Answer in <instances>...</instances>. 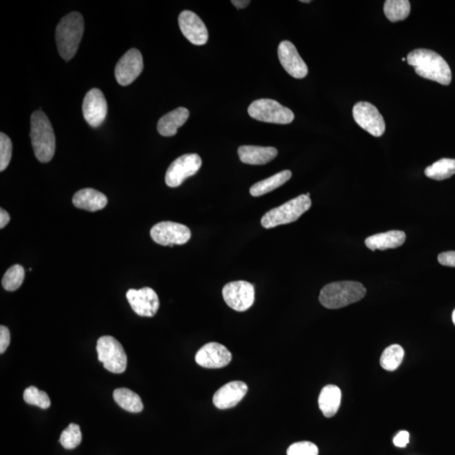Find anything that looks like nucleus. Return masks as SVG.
Masks as SVG:
<instances>
[{
	"instance_id": "20",
	"label": "nucleus",
	"mask_w": 455,
	"mask_h": 455,
	"mask_svg": "<svg viewBox=\"0 0 455 455\" xmlns=\"http://www.w3.org/2000/svg\"><path fill=\"white\" fill-rule=\"evenodd\" d=\"M107 197L95 189L85 188L74 194L73 204L80 210L96 212L107 205Z\"/></svg>"
},
{
	"instance_id": "13",
	"label": "nucleus",
	"mask_w": 455,
	"mask_h": 455,
	"mask_svg": "<svg viewBox=\"0 0 455 455\" xmlns=\"http://www.w3.org/2000/svg\"><path fill=\"white\" fill-rule=\"evenodd\" d=\"M126 300L137 315L144 317H153L159 308V300L154 289L145 288L137 290L130 289L126 294Z\"/></svg>"
},
{
	"instance_id": "24",
	"label": "nucleus",
	"mask_w": 455,
	"mask_h": 455,
	"mask_svg": "<svg viewBox=\"0 0 455 455\" xmlns=\"http://www.w3.org/2000/svg\"><path fill=\"white\" fill-rule=\"evenodd\" d=\"M291 177H292V173L290 170H282L281 173L253 185L249 189V193L253 197L265 195V194L269 193L274 190L280 188L281 186L290 180Z\"/></svg>"
},
{
	"instance_id": "2",
	"label": "nucleus",
	"mask_w": 455,
	"mask_h": 455,
	"mask_svg": "<svg viewBox=\"0 0 455 455\" xmlns=\"http://www.w3.org/2000/svg\"><path fill=\"white\" fill-rule=\"evenodd\" d=\"M83 16L78 12L67 14L59 22L56 29V42L58 53L65 61H69L76 55L84 34Z\"/></svg>"
},
{
	"instance_id": "28",
	"label": "nucleus",
	"mask_w": 455,
	"mask_h": 455,
	"mask_svg": "<svg viewBox=\"0 0 455 455\" xmlns=\"http://www.w3.org/2000/svg\"><path fill=\"white\" fill-rule=\"evenodd\" d=\"M404 356L405 351L401 346L391 345L384 351L380 357V365L387 371H394L400 366Z\"/></svg>"
},
{
	"instance_id": "4",
	"label": "nucleus",
	"mask_w": 455,
	"mask_h": 455,
	"mask_svg": "<svg viewBox=\"0 0 455 455\" xmlns=\"http://www.w3.org/2000/svg\"><path fill=\"white\" fill-rule=\"evenodd\" d=\"M31 139L36 159L42 163L51 162L55 154L56 137L49 119L42 111L32 115Z\"/></svg>"
},
{
	"instance_id": "6",
	"label": "nucleus",
	"mask_w": 455,
	"mask_h": 455,
	"mask_svg": "<svg viewBox=\"0 0 455 455\" xmlns=\"http://www.w3.org/2000/svg\"><path fill=\"white\" fill-rule=\"evenodd\" d=\"M98 359L107 370L122 374L126 368V354L120 342L111 335H104L97 341Z\"/></svg>"
},
{
	"instance_id": "7",
	"label": "nucleus",
	"mask_w": 455,
	"mask_h": 455,
	"mask_svg": "<svg viewBox=\"0 0 455 455\" xmlns=\"http://www.w3.org/2000/svg\"><path fill=\"white\" fill-rule=\"evenodd\" d=\"M248 113L257 121L275 124H289L294 119L292 111L271 99L255 100L249 107Z\"/></svg>"
},
{
	"instance_id": "40",
	"label": "nucleus",
	"mask_w": 455,
	"mask_h": 455,
	"mask_svg": "<svg viewBox=\"0 0 455 455\" xmlns=\"http://www.w3.org/2000/svg\"><path fill=\"white\" fill-rule=\"evenodd\" d=\"M301 2L302 3H311V1H309V0H301Z\"/></svg>"
},
{
	"instance_id": "29",
	"label": "nucleus",
	"mask_w": 455,
	"mask_h": 455,
	"mask_svg": "<svg viewBox=\"0 0 455 455\" xmlns=\"http://www.w3.org/2000/svg\"><path fill=\"white\" fill-rule=\"evenodd\" d=\"M25 279L24 267L21 265H14L9 268L3 275L2 285L7 291H16L22 285Z\"/></svg>"
},
{
	"instance_id": "33",
	"label": "nucleus",
	"mask_w": 455,
	"mask_h": 455,
	"mask_svg": "<svg viewBox=\"0 0 455 455\" xmlns=\"http://www.w3.org/2000/svg\"><path fill=\"white\" fill-rule=\"evenodd\" d=\"M319 450L315 443L308 441L298 442L290 445L287 455H318Z\"/></svg>"
},
{
	"instance_id": "9",
	"label": "nucleus",
	"mask_w": 455,
	"mask_h": 455,
	"mask_svg": "<svg viewBox=\"0 0 455 455\" xmlns=\"http://www.w3.org/2000/svg\"><path fill=\"white\" fill-rule=\"evenodd\" d=\"M151 236L160 245L173 246L188 243L192 233L188 227L181 223L166 221L152 227Z\"/></svg>"
},
{
	"instance_id": "8",
	"label": "nucleus",
	"mask_w": 455,
	"mask_h": 455,
	"mask_svg": "<svg viewBox=\"0 0 455 455\" xmlns=\"http://www.w3.org/2000/svg\"><path fill=\"white\" fill-rule=\"evenodd\" d=\"M222 293L225 303L238 312L247 311L255 302L254 286L246 281L228 283L223 287Z\"/></svg>"
},
{
	"instance_id": "5",
	"label": "nucleus",
	"mask_w": 455,
	"mask_h": 455,
	"mask_svg": "<svg viewBox=\"0 0 455 455\" xmlns=\"http://www.w3.org/2000/svg\"><path fill=\"white\" fill-rule=\"evenodd\" d=\"M311 204L309 193L298 196L265 214L262 219V225L265 229H271L296 222L311 208Z\"/></svg>"
},
{
	"instance_id": "39",
	"label": "nucleus",
	"mask_w": 455,
	"mask_h": 455,
	"mask_svg": "<svg viewBox=\"0 0 455 455\" xmlns=\"http://www.w3.org/2000/svg\"><path fill=\"white\" fill-rule=\"evenodd\" d=\"M452 320H453V322H454V326H455V309H454V312H453Z\"/></svg>"
},
{
	"instance_id": "10",
	"label": "nucleus",
	"mask_w": 455,
	"mask_h": 455,
	"mask_svg": "<svg viewBox=\"0 0 455 455\" xmlns=\"http://www.w3.org/2000/svg\"><path fill=\"white\" fill-rule=\"evenodd\" d=\"M201 166L199 155L188 154L181 156L171 164L166 171V184L170 188H177L190 177L196 175Z\"/></svg>"
},
{
	"instance_id": "12",
	"label": "nucleus",
	"mask_w": 455,
	"mask_h": 455,
	"mask_svg": "<svg viewBox=\"0 0 455 455\" xmlns=\"http://www.w3.org/2000/svg\"><path fill=\"white\" fill-rule=\"evenodd\" d=\"M144 69L143 56L135 48L122 56L115 69V80L122 87L131 85Z\"/></svg>"
},
{
	"instance_id": "25",
	"label": "nucleus",
	"mask_w": 455,
	"mask_h": 455,
	"mask_svg": "<svg viewBox=\"0 0 455 455\" xmlns=\"http://www.w3.org/2000/svg\"><path fill=\"white\" fill-rule=\"evenodd\" d=\"M114 401L125 411L139 413L143 411L144 405L139 395L126 388L114 390Z\"/></svg>"
},
{
	"instance_id": "34",
	"label": "nucleus",
	"mask_w": 455,
	"mask_h": 455,
	"mask_svg": "<svg viewBox=\"0 0 455 455\" xmlns=\"http://www.w3.org/2000/svg\"><path fill=\"white\" fill-rule=\"evenodd\" d=\"M10 343V333L6 326H0V353L3 354Z\"/></svg>"
},
{
	"instance_id": "21",
	"label": "nucleus",
	"mask_w": 455,
	"mask_h": 455,
	"mask_svg": "<svg viewBox=\"0 0 455 455\" xmlns=\"http://www.w3.org/2000/svg\"><path fill=\"white\" fill-rule=\"evenodd\" d=\"M406 241V234L401 230H390L386 233L375 234L366 238L365 245L371 251H386L388 249L400 247Z\"/></svg>"
},
{
	"instance_id": "35",
	"label": "nucleus",
	"mask_w": 455,
	"mask_h": 455,
	"mask_svg": "<svg viewBox=\"0 0 455 455\" xmlns=\"http://www.w3.org/2000/svg\"><path fill=\"white\" fill-rule=\"evenodd\" d=\"M438 260L443 266L455 267V252H443L439 254Z\"/></svg>"
},
{
	"instance_id": "18",
	"label": "nucleus",
	"mask_w": 455,
	"mask_h": 455,
	"mask_svg": "<svg viewBox=\"0 0 455 455\" xmlns=\"http://www.w3.org/2000/svg\"><path fill=\"white\" fill-rule=\"evenodd\" d=\"M247 391L248 386L244 382H230L217 390L212 398V402L219 409L232 408L242 401Z\"/></svg>"
},
{
	"instance_id": "17",
	"label": "nucleus",
	"mask_w": 455,
	"mask_h": 455,
	"mask_svg": "<svg viewBox=\"0 0 455 455\" xmlns=\"http://www.w3.org/2000/svg\"><path fill=\"white\" fill-rule=\"evenodd\" d=\"M278 58L283 69L296 79H304L308 74V67L298 54L296 46L289 41H283L279 44Z\"/></svg>"
},
{
	"instance_id": "1",
	"label": "nucleus",
	"mask_w": 455,
	"mask_h": 455,
	"mask_svg": "<svg viewBox=\"0 0 455 455\" xmlns=\"http://www.w3.org/2000/svg\"><path fill=\"white\" fill-rule=\"evenodd\" d=\"M408 65L414 67L415 72L424 79L449 85L452 80V73L445 58L434 51L416 49L408 55Z\"/></svg>"
},
{
	"instance_id": "15",
	"label": "nucleus",
	"mask_w": 455,
	"mask_h": 455,
	"mask_svg": "<svg viewBox=\"0 0 455 455\" xmlns=\"http://www.w3.org/2000/svg\"><path fill=\"white\" fill-rule=\"evenodd\" d=\"M195 360L201 367L221 368L230 363L232 354L220 343L210 342L199 350Z\"/></svg>"
},
{
	"instance_id": "11",
	"label": "nucleus",
	"mask_w": 455,
	"mask_h": 455,
	"mask_svg": "<svg viewBox=\"0 0 455 455\" xmlns=\"http://www.w3.org/2000/svg\"><path fill=\"white\" fill-rule=\"evenodd\" d=\"M354 120L365 131L375 137H381L386 131V122L382 115L371 103L357 102L353 109Z\"/></svg>"
},
{
	"instance_id": "23",
	"label": "nucleus",
	"mask_w": 455,
	"mask_h": 455,
	"mask_svg": "<svg viewBox=\"0 0 455 455\" xmlns=\"http://www.w3.org/2000/svg\"><path fill=\"white\" fill-rule=\"evenodd\" d=\"M342 392L339 387L329 385L324 386L320 394L319 408L326 417H333L340 408Z\"/></svg>"
},
{
	"instance_id": "27",
	"label": "nucleus",
	"mask_w": 455,
	"mask_h": 455,
	"mask_svg": "<svg viewBox=\"0 0 455 455\" xmlns=\"http://www.w3.org/2000/svg\"><path fill=\"white\" fill-rule=\"evenodd\" d=\"M454 174L455 159H441L425 170V175L436 181L445 180Z\"/></svg>"
},
{
	"instance_id": "30",
	"label": "nucleus",
	"mask_w": 455,
	"mask_h": 455,
	"mask_svg": "<svg viewBox=\"0 0 455 455\" xmlns=\"http://www.w3.org/2000/svg\"><path fill=\"white\" fill-rule=\"evenodd\" d=\"M59 441L66 450L76 449L82 441L80 426L74 423L69 424V426L62 432Z\"/></svg>"
},
{
	"instance_id": "16",
	"label": "nucleus",
	"mask_w": 455,
	"mask_h": 455,
	"mask_svg": "<svg viewBox=\"0 0 455 455\" xmlns=\"http://www.w3.org/2000/svg\"><path fill=\"white\" fill-rule=\"evenodd\" d=\"M107 103L103 93L98 89H92L85 96L83 102V115L85 121L93 128H97L105 121Z\"/></svg>"
},
{
	"instance_id": "3",
	"label": "nucleus",
	"mask_w": 455,
	"mask_h": 455,
	"mask_svg": "<svg viewBox=\"0 0 455 455\" xmlns=\"http://www.w3.org/2000/svg\"><path fill=\"white\" fill-rule=\"evenodd\" d=\"M366 292V289L359 282H335L324 287L319 300L324 307L337 309L357 303L364 298Z\"/></svg>"
},
{
	"instance_id": "22",
	"label": "nucleus",
	"mask_w": 455,
	"mask_h": 455,
	"mask_svg": "<svg viewBox=\"0 0 455 455\" xmlns=\"http://www.w3.org/2000/svg\"><path fill=\"white\" fill-rule=\"evenodd\" d=\"M189 111L185 107H179L163 115L158 122L157 129L160 135L171 137L175 135L179 128L184 125L189 118Z\"/></svg>"
},
{
	"instance_id": "19",
	"label": "nucleus",
	"mask_w": 455,
	"mask_h": 455,
	"mask_svg": "<svg viewBox=\"0 0 455 455\" xmlns=\"http://www.w3.org/2000/svg\"><path fill=\"white\" fill-rule=\"evenodd\" d=\"M278 149L274 147L244 145L238 149L241 162L252 166H263L274 160L278 155Z\"/></svg>"
},
{
	"instance_id": "14",
	"label": "nucleus",
	"mask_w": 455,
	"mask_h": 455,
	"mask_svg": "<svg viewBox=\"0 0 455 455\" xmlns=\"http://www.w3.org/2000/svg\"><path fill=\"white\" fill-rule=\"evenodd\" d=\"M178 21L182 34L190 43L196 46H203L208 43L206 25L197 14L190 10H184L179 16Z\"/></svg>"
},
{
	"instance_id": "31",
	"label": "nucleus",
	"mask_w": 455,
	"mask_h": 455,
	"mask_svg": "<svg viewBox=\"0 0 455 455\" xmlns=\"http://www.w3.org/2000/svg\"><path fill=\"white\" fill-rule=\"evenodd\" d=\"M24 401L29 405L38 406L42 409L50 408L51 401L46 392L41 391L35 386H31L24 391Z\"/></svg>"
},
{
	"instance_id": "26",
	"label": "nucleus",
	"mask_w": 455,
	"mask_h": 455,
	"mask_svg": "<svg viewBox=\"0 0 455 455\" xmlns=\"http://www.w3.org/2000/svg\"><path fill=\"white\" fill-rule=\"evenodd\" d=\"M384 12L391 22L404 21L411 12V3L408 0H387Z\"/></svg>"
},
{
	"instance_id": "36",
	"label": "nucleus",
	"mask_w": 455,
	"mask_h": 455,
	"mask_svg": "<svg viewBox=\"0 0 455 455\" xmlns=\"http://www.w3.org/2000/svg\"><path fill=\"white\" fill-rule=\"evenodd\" d=\"M394 445L398 447H405L408 445L410 441V434L408 431H401L395 436L394 440Z\"/></svg>"
},
{
	"instance_id": "37",
	"label": "nucleus",
	"mask_w": 455,
	"mask_h": 455,
	"mask_svg": "<svg viewBox=\"0 0 455 455\" xmlns=\"http://www.w3.org/2000/svg\"><path fill=\"white\" fill-rule=\"evenodd\" d=\"M10 220V215L5 210H0V229H3L8 225Z\"/></svg>"
},
{
	"instance_id": "32",
	"label": "nucleus",
	"mask_w": 455,
	"mask_h": 455,
	"mask_svg": "<svg viewBox=\"0 0 455 455\" xmlns=\"http://www.w3.org/2000/svg\"><path fill=\"white\" fill-rule=\"evenodd\" d=\"M12 156V142L6 134L0 133V170L8 167Z\"/></svg>"
},
{
	"instance_id": "38",
	"label": "nucleus",
	"mask_w": 455,
	"mask_h": 455,
	"mask_svg": "<svg viewBox=\"0 0 455 455\" xmlns=\"http://www.w3.org/2000/svg\"><path fill=\"white\" fill-rule=\"evenodd\" d=\"M249 3H251L249 0H233L232 1L233 5L237 7L238 9L245 8V7L249 5Z\"/></svg>"
}]
</instances>
